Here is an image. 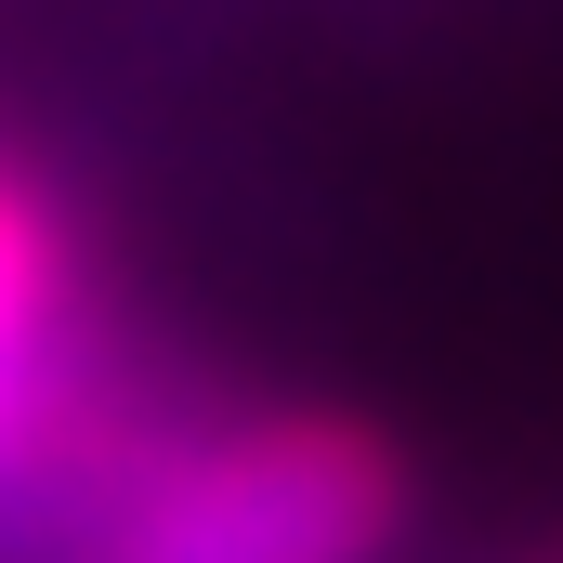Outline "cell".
<instances>
[{
	"instance_id": "obj_1",
	"label": "cell",
	"mask_w": 563,
	"mask_h": 563,
	"mask_svg": "<svg viewBox=\"0 0 563 563\" xmlns=\"http://www.w3.org/2000/svg\"><path fill=\"white\" fill-rule=\"evenodd\" d=\"M407 459L328 407H223L144 432L79 498V563H394Z\"/></svg>"
}]
</instances>
